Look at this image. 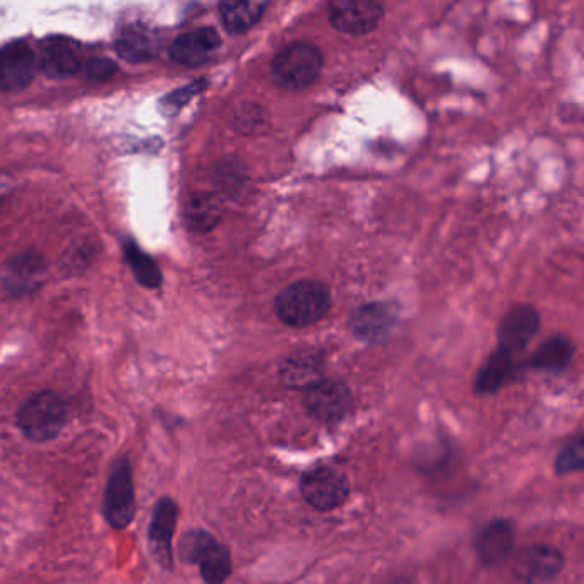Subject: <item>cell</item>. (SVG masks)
<instances>
[{
  "mask_svg": "<svg viewBox=\"0 0 584 584\" xmlns=\"http://www.w3.org/2000/svg\"><path fill=\"white\" fill-rule=\"evenodd\" d=\"M47 262L44 256L35 250L18 254L5 266L4 287L9 295L23 299L38 292L44 284Z\"/></svg>",
  "mask_w": 584,
  "mask_h": 584,
  "instance_id": "obj_12",
  "label": "cell"
},
{
  "mask_svg": "<svg viewBox=\"0 0 584 584\" xmlns=\"http://www.w3.org/2000/svg\"><path fill=\"white\" fill-rule=\"evenodd\" d=\"M584 468V442L583 437H577L574 442L565 446L561 454L558 456L553 472L558 475H568V473L581 472Z\"/></svg>",
  "mask_w": 584,
  "mask_h": 584,
  "instance_id": "obj_25",
  "label": "cell"
},
{
  "mask_svg": "<svg viewBox=\"0 0 584 584\" xmlns=\"http://www.w3.org/2000/svg\"><path fill=\"white\" fill-rule=\"evenodd\" d=\"M302 497L317 510H333L344 506L350 495V482L338 468L317 464L302 475Z\"/></svg>",
  "mask_w": 584,
  "mask_h": 584,
  "instance_id": "obj_6",
  "label": "cell"
},
{
  "mask_svg": "<svg viewBox=\"0 0 584 584\" xmlns=\"http://www.w3.org/2000/svg\"><path fill=\"white\" fill-rule=\"evenodd\" d=\"M281 381L290 390L304 391L323 379V362L317 353L301 351L284 360L280 370Z\"/></svg>",
  "mask_w": 584,
  "mask_h": 584,
  "instance_id": "obj_19",
  "label": "cell"
},
{
  "mask_svg": "<svg viewBox=\"0 0 584 584\" xmlns=\"http://www.w3.org/2000/svg\"><path fill=\"white\" fill-rule=\"evenodd\" d=\"M69 418L66 400L55 391L45 390L27 397L16 413V424L23 436L35 445H45L59 436Z\"/></svg>",
  "mask_w": 584,
  "mask_h": 584,
  "instance_id": "obj_2",
  "label": "cell"
},
{
  "mask_svg": "<svg viewBox=\"0 0 584 584\" xmlns=\"http://www.w3.org/2000/svg\"><path fill=\"white\" fill-rule=\"evenodd\" d=\"M516 370L515 353L498 347L476 372L473 390L476 394H494L506 386Z\"/></svg>",
  "mask_w": 584,
  "mask_h": 584,
  "instance_id": "obj_18",
  "label": "cell"
},
{
  "mask_svg": "<svg viewBox=\"0 0 584 584\" xmlns=\"http://www.w3.org/2000/svg\"><path fill=\"white\" fill-rule=\"evenodd\" d=\"M124 261L130 266L134 278H136L141 287L155 290L160 289L161 284H164V274H161L160 266L156 265L155 259L141 249L136 242H125Z\"/></svg>",
  "mask_w": 584,
  "mask_h": 584,
  "instance_id": "obj_22",
  "label": "cell"
},
{
  "mask_svg": "<svg viewBox=\"0 0 584 584\" xmlns=\"http://www.w3.org/2000/svg\"><path fill=\"white\" fill-rule=\"evenodd\" d=\"M204 87H206L204 81H195L192 82V85H189V87L182 88V90H177L173 91V93L167 94V97L164 98L165 110L172 113L177 112V110L188 105L195 94L201 93V91L204 90Z\"/></svg>",
  "mask_w": 584,
  "mask_h": 584,
  "instance_id": "obj_26",
  "label": "cell"
},
{
  "mask_svg": "<svg viewBox=\"0 0 584 584\" xmlns=\"http://www.w3.org/2000/svg\"><path fill=\"white\" fill-rule=\"evenodd\" d=\"M564 555L550 546H535L526 549L515 565V576L523 583H549L561 574Z\"/></svg>",
  "mask_w": 584,
  "mask_h": 584,
  "instance_id": "obj_13",
  "label": "cell"
},
{
  "mask_svg": "<svg viewBox=\"0 0 584 584\" xmlns=\"http://www.w3.org/2000/svg\"><path fill=\"white\" fill-rule=\"evenodd\" d=\"M222 47V38L213 27H199L180 35L170 47V55L180 66L199 67L210 63Z\"/></svg>",
  "mask_w": 584,
  "mask_h": 584,
  "instance_id": "obj_15",
  "label": "cell"
},
{
  "mask_svg": "<svg viewBox=\"0 0 584 584\" xmlns=\"http://www.w3.org/2000/svg\"><path fill=\"white\" fill-rule=\"evenodd\" d=\"M396 323V312L393 307L382 302L362 305L353 312L350 319V329L357 338L366 344H379L386 339L393 332Z\"/></svg>",
  "mask_w": 584,
  "mask_h": 584,
  "instance_id": "obj_16",
  "label": "cell"
},
{
  "mask_svg": "<svg viewBox=\"0 0 584 584\" xmlns=\"http://www.w3.org/2000/svg\"><path fill=\"white\" fill-rule=\"evenodd\" d=\"M323 66L324 55L319 47L307 42H295L274 55L271 76L277 87L301 91L316 82Z\"/></svg>",
  "mask_w": 584,
  "mask_h": 584,
  "instance_id": "obj_3",
  "label": "cell"
},
{
  "mask_svg": "<svg viewBox=\"0 0 584 584\" xmlns=\"http://www.w3.org/2000/svg\"><path fill=\"white\" fill-rule=\"evenodd\" d=\"M332 292L316 280H301L289 284L274 299L278 319L290 327H308L319 323L332 308Z\"/></svg>",
  "mask_w": 584,
  "mask_h": 584,
  "instance_id": "obj_1",
  "label": "cell"
},
{
  "mask_svg": "<svg viewBox=\"0 0 584 584\" xmlns=\"http://www.w3.org/2000/svg\"><path fill=\"white\" fill-rule=\"evenodd\" d=\"M353 406L350 388L336 379H319L304 390V408L321 422H338L347 417Z\"/></svg>",
  "mask_w": 584,
  "mask_h": 584,
  "instance_id": "obj_8",
  "label": "cell"
},
{
  "mask_svg": "<svg viewBox=\"0 0 584 584\" xmlns=\"http://www.w3.org/2000/svg\"><path fill=\"white\" fill-rule=\"evenodd\" d=\"M179 521V506L172 497H161L153 509L151 525H149V547L153 558L164 569L173 565V535Z\"/></svg>",
  "mask_w": 584,
  "mask_h": 584,
  "instance_id": "obj_9",
  "label": "cell"
},
{
  "mask_svg": "<svg viewBox=\"0 0 584 584\" xmlns=\"http://www.w3.org/2000/svg\"><path fill=\"white\" fill-rule=\"evenodd\" d=\"M268 5L269 0H222L220 14L228 32L242 35L261 21Z\"/></svg>",
  "mask_w": 584,
  "mask_h": 584,
  "instance_id": "obj_21",
  "label": "cell"
},
{
  "mask_svg": "<svg viewBox=\"0 0 584 584\" xmlns=\"http://www.w3.org/2000/svg\"><path fill=\"white\" fill-rule=\"evenodd\" d=\"M262 124H265V113L259 106L247 105L237 113V125L240 131H246V127H249L247 133H254L258 130V125Z\"/></svg>",
  "mask_w": 584,
  "mask_h": 584,
  "instance_id": "obj_27",
  "label": "cell"
},
{
  "mask_svg": "<svg viewBox=\"0 0 584 584\" xmlns=\"http://www.w3.org/2000/svg\"><path fill=\"white\" fill-rule=\"evenodd\" d=\"M179 555L188 564H198L199 573L210 584L223 583L234 571L231 550L204 530H192L183 535Z\"/></svg>",
  "mask_w": 584,
  "mask_h": 584,
  "instance_id": "obj_4",
  "label": "cell"
},
{
  "mask_svg": "<svg viewBox=\"0 0 584 584\" xmlns=\"http://www.w3.org/2000/svg\"><path fill=\"white\" fill-rule=\"evenodd\" d=\"M222 204L215 195L198 194L189 201L188 222L192 231H213L222 222Z\"/></svg>",
  "mask_w": 584,
  "mask_h": 584,
  "instance_id": "obj_23",
  "label": "cell"
},
{
  "mask_svg": "<svg viewBox=\"0 0 584 584\" xmlns=\"http://www.w3.org/2000/svg\"><path fill=\"white\" fill-rule=\"evenodd\" d=\"M117 52L131 63H145L156 54V42L146 30L130 27L117 40Z\"/></svg>",
  "mask_w": 584,
  "mask_h": 584,
  "instance_id": "obj_24",
  "label": "cell"
},
{
  "mask_svg": "<svg viewBox=\"0 0 584 584\" xmlns=\"http://www.w3.org/2000/svg\"><path fill=\"white\" fill-rule=\"evenodd\" d=\"M87 70L91 81H105L115 72V64L109 59L91 60Z\"/></svg>",
  "mask_w": 584,
  "mask_h": 584,
  "instance_id": "obj_28",
  "label": "cell"
},
{
  "mask_svg": "<svg viewBox=\"0 0 584 584\" xmlns=\"http://www.w3.org/2000/svg\"><path fill=\"white\" fill-rule=\"evenodd\" d=\"M103 516L115 530H125L136 516V491H134L133 468L127 456L113 464L103 495Z\"/></svg>",
  "mask_w": 584,
  "mask_h": 584,
  "instance_id": "obj_5",
  "label": "cell"
},
{
  "mask_svg": "<svg viewBox=\"0 0 584 584\" xmlns=\"http://www.w3.org/2000/svg\"><path fill=\"white\" fill-rule=\"evenodd\" d=\"M515 528L507 519H494L483 526L475 537V552L487 568H497L513 555Z\"/></svg>",
  "mask_w": 584,
  "mask_h": 584,
  "instance_id": "obj_14",
  "label": "cell"
},
{
  "mask_svg": "<svg viewBox=\"0 0 584 584\" xmlns=\"http://www.w3.org/2000/svg\"><path fill=\"white\" fill-rule=\"evenodd\" d=\"M38 59L24 42H12L0 48V90L16 91L35 79Z\"/></svg>",
  "mask_w": 584,
  "mask_h": 584,
  "instance_id": "obj_11",
  "label": "cell"
},
{
  "mask_svg": "<svg viewBox=\"0 0 584 584\" xmlns=\"http://www.w3.org/2000/svg\"><path fill=\"white\" fill-rule=\"evenodd\" d=\"M40 66L50 78H67L81 69L78 44L67 36H48L42 42Z\"/></svg>",
  "mask_w": 584,
  "mask_h": 584,
  "instance_id": "obj_17",
  "label": "cell"
},
{
  "mask_svg": "<svg viewBox=\"0 0 584 584\" xmlns=\"http://www.w3.org/2000/svg\"><path fill=\"white\" fill-rule=\"evenodd\" d=\"M541 326L540 312L534 305L519 304L504 314L497 327L498 347L504 350L521 351L530 345Z\"/></svg>",
  "mask_w": 584,
  "mask_h": 584,
  "instance_id": "obj_10",
  "label": "cell"
},
{
  "mask_svg": "<svg viewBox=\"0 0 584 584\" xmlns=\"http://www.w3.org/2000/svg\"><path fill=\"white\" fill-rule=\"evenodd\" d=\"M574 355H576V345H574L573 339L564 335L550 336L535 351L530 367L550 372V374H559L571 366Z\"/></svg>",
  "mask_w": 584,
  "mask_h": 584,
  "instance_id": "obj_20",
  "label": "cell"
},
{
  "mask_svg": "<svg viewBox=\"0 0 584 584\" xmlns=\"http://www.w3.org/2000/svg\"><path fill=\"white\" fill-rule=\"evenodd\" d=\"M327 14L336 32L363 36L381 24L384 8L381 0H329Z\"/></svg>",
  "mask_w": 584,
  "mask_h": 584,
  "instance_id": "obj_7",
  "label": "cell"
}]
</instances>
